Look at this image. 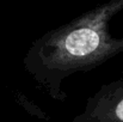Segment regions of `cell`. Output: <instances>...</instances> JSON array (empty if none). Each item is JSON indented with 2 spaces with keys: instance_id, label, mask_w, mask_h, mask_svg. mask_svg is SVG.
I'll return each mask as SVG.
<instances>
[{
  "instance_id": "obj_1",
  "label": "cell",
  "mask_w": 123,
  "mask_h": 122,
  "mask_svg": "<svg viewBox=\"0 0 123 122\" xmlns=\"http://www.w3.org/2000/svg\"><path fill=\"white\" fill-rule=\"evenodd\" d=\"M122 10L123 0H108L47 31L30 44L24 70L51 99L65 102L67 78L102 66L123 49V39L110 34V22Z\"/></svg>"
}]
</instances>
